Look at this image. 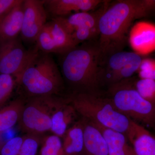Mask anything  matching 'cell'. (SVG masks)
Here are the masks:
<instances>
[{
	"label": "cell",
	"mask_w": 155,
	"mask_h": 155,
	"mask_svg": "<svg viewBox=\"0 0 155 155\" xmlns=\"http://www.w3.org/2000/svg\"><path fill=\"white\" fill-rule=\"evenodd\" d=\"M46 10L54 18L67 17V15L94 10L105 1L101 0H44Z\"/></svg>",
	"instance_id": "7c38bea8"
},
{
	"label": "cell",
	"mask_w": 155,
	"mask_h": 155,
	"mask_svg": "<svg viewBox=\"0 0 155 155\" xmlns=\"http://www.w3.org/2000/svg\"><path fill=\"white\" fill-rule=\"evenodd\" d=\"M23 0H0V22Z\"/></svg>",
	"instance_id": "484cf974"
},
{
	"label": "cell",
	"mask_w": 155,
	"mask_h": 155,
	"mask_svg": "<svg viewBox=\"0 0 155 155\" xmlns=\"http://www.w3.org/2000/svg\"><path fill=\"white\" fill-rule=\"evenodd\" d=\"M15 82L16 80L12 75L0 74V107L11 96Z\"/></svg>",
	"instance_id": "603a6c76"
},
{
	"label": "cell",
	"mask_w": 155,
	"mask_h": 155,
	"mask_svg": "<svg viewBox=\"0 0 155 155\" xmlns=\"http://www.w3.org/2000/svg\"><path fill=\"white\" fill-rule=\"evenodd\" d=\"M23 141L19 137L9 140L1 148L0 155H19Z\"/></svg>",
	"instance_id": "d4e9b609"
},
{
	"label": "cell",
	"mask_w": 155,
	"mask_h": 155,
	"mask_svg": "<svg viewBox=\"0 0 155 155\" xmlns=\"http://www.w3.org/2000/svg\"><path fill=\"white\" fill-rule=\"evenodd\" d=\"M155 11V0H118L109 4L99 22L98 41L102 63L123 51L134 21Z\"/></svg>",
	"instance_id": "6da1fadb"
},
{
	"label": "cell",
	"mask_w": 155,
	"mask_h": 155,
	"mask_svg": "<svg viewBox=\"0 0 155 155\" xmlns=\"http://www.w3.org/2000/svg\"><path fill=\"white\" fill-rule=\"evenodd\" d=\"M129 42L134 52L145 55L155 51V25L151 22L141 21L130 28Z\"/></svg>",
	"instance_id": "9c48e42d"
},
{
	"label": "cell",
	"mask_w": 155,
	"mask_h": 155,
	"mask_svg": "<svg viewBox=\"0 0 155 155\" xmlns=\"http://www.w3.org/2000/svg\"><path fill=\"white\" fill-rule=\"evenodd\" d=\"M40 155H68L64 151L62 142L58 136L49 137L41 151Z\"/></svg>",
	"instance_id": "7402d4cb"
},
{
	"label": "cell",
	"mask_w": 155,
	"mask_h": 155,
	"mask_svg": "<svg viewBox=\"0 0 155 155\" xmlns=\"http://www.w3.org/2000/svg\"><path fill=\"white\" fill-rule=\"evenodd\" d=\"M51 38L55 45L58 54L62 55L77 46L72 35L65 30L55 19L47 22Z\"/></svg>",
	"instance_id": "e0dca14e"
},
{
	"label": "cell",
	"mask_w": 155,
	"mask_h": 155,
	"mask_svg": "<svg viewBox=\"0 0 155 155\" xmlns=\"http://www.w3.org/2000/svg\"><path fill=\"white\" fill-rule=\"evenodd\" d=\"M16 78L26 91L34 97H45L59 91L63 79L58 65L50 54L37 48Z\"/></svg>",
	"instance_id": "3957f363"
},
{
	"label": "cell",
	"mask_w": 155,
	"mask_h": 155,
	"mask_svg": "<svg viewBox=\"0 0 155 155\" xmlns=\"http://www.w3.org/2000/svg\"><path fill=\"white\" fill-rule=\"evenodd\" d=\"M137 72L140 78L155 80V60L150 58L142 59Z\"/></svg>",
	"instance_id": "cb8c5ba5"
},
{
	"label": "cell",
	"mask_w": 155,
	"mask_h": 155,
	"mask_svg": "<svg viewBox=\"0 0 155 155\" xmlns=\"http://www.w3.org/2000/svg\"><path fill=\"white\" fill-rule=\"evenodd\" d=\"M21 101H14L0 110V132L11 129L20 119L22 113Z\"/></svg>",
	"instance_id": "ffe728a7"
},
{
	"label": "cell",
	"mask_w": 155,
	"mask_h": 155,
	"mask_svg": "<svg viewBox=\"0 0 155 155\" xmlns=\"http://www.w3.org/2000/svg\"><path fill=\"white\" fill-rule=\"evenodd\" d=\"M84 149L89 155H109L107 145L101 131L93 123L84 125Z\"/></svg>",
	"instance_id": "2e32d148"
},
{
	"label": "cell",
	"mask_w": 155,
	"mask_h": 155,
	"mask_svg": "<svg viewBox=\"0 0 155 155\" xmlns=\"http://www.w3.org/2000/svg\"><path fill=\"white\" fill-rule=\"evenodd\" d=\"M61 55L60 67L64 78L79 91L96 93L103 84L101 59L98 42L82 43Z\"/></svg>",
	"instance_id": "7a4b0ae2"
},
{
	"label": "cell",
	"mask_w": 155,
	"mask_h": 155,
	"mask_svg": "<svg viewBox=\"0 0 155 155\" xmlns=\"http://www.w3.org/2000/svg\"><path fill=\"white\" fill-rule=\"evenodd\" d=\"M131 78L109 86V98L119 112L129 119L153 126L155 105L141 97Z\"/></svg>",
	"instance_id": "5b68a950"
},
{
	"label": "cell",
	"mask_w": 155,
	"mask_h": 155,
	"mask_svg": "<svg viewBox=\"0 0 155 155\" xmlns=\"http://www.w3.org/2000/svg\"><path fill=\"white\" fill-rule=\"evenodd\" d=\"M36 50H26L18 38L0 43V74L17 77Z\"/></svg>",
	"instance_id": "52a82bcc"
},
{
	"label": "cell",
	"mask_w": 155,
	"mask_h": 155,
	"mask_svg": "<svg viewBox=\"0 0 155 155\" xmlns=\"http://www.w3.org/2000/svg\"><path fill=\"white\" fill-rule=\"evenodd\" d=\"M134 85L142 97L155 105V80L139 78L134 81Z\"/></svg>",
	"instance_id": "44dd1931"
},
{
	"label": "cell",
	"mask_w": 155,
	"mask_h": 155,
	"mask_svg": "<svg viewBox=\"0 0 155 155\" xmlns=\"http://www.w3.org/2000/svg\"><path fill=\"white\" fill-rule=\"evenodd\" d=\"M153 127H154L155 128V120H154V122L153 126Z\"/></svg>",
	"instance_id": "83f0119b"
},
{
	"label": "cell",
	"mask_w": 155,
	"mask_h": 155,
	"mask_svg": "<svg viewBox=\"0 0 155 155\" xmlns=\"http://www.w3.org/2000/svg\"><path fill=\"white\" fill-rule=\"evenodd\" d=\"M36 99L22 111V123L26 129L36 133H42L51 127V117L47 111L40 105L41 97Z\"/></svg>",
	"instance_id": "8fae6325"
},
{
	"label": "cell",
	"mask_w": 155,
	"mask_h": 155,
	"mask_svg": "<svg viewBox=\"0 0 155 155\" xmlns=\"http://www.w3.org/2000/svg\"><path fill=\"white\" fill-rule=\"evenodd\" d=\"M135 155H155V137L133 120L125 134Z\"/></svg>",
	"instance_id": "4fadbf2b"
},
{
	"label": "cell",
	"mask_w": 155,
	"mask_h": 155,
	"mask_svg": "<svg viewBox=\"0 0 155 155\" xmlns=\"http://www.w3.org/2000/svg\"><path fill=\"white\" fill-rule=\"evenodd\" d=\"M47 14L44 0H24L21 38L28 43L35 42L37 36L46 24Z\"/></svg>",
	"instance_id": "ba28073f"
},
{
	"label": "cell",
	"mask_w": 155,
	"mask_h": 155,
	"mask_svg": "<svg viewBox=\"0 0 155 155\" xmlns=\"http://www.w3.org/2000/svg\"><path fill=\"white\" fill-rule=\"evenodd\" d=\"M38 143L34 138H27L23 140L19 155H36Z\"/></svg>",
	"instance_id": "4316f807"
},
{
	"label": "cell",
	"mask_w": 155,
	"mask_h": 155,
	"mask_svg": "<svg viewBox=\"0 0 155 155\" xmlns=\"http://www.w3.org/2000/svg\"><path fill=\"white\" fill-rule=\"evenodd\" d=\"M93 124L98 128L104 137L107 145L109 155H135L133 148L127 144V139L125 134Z\"/></svg>",
	"instance_id": "9a60e30c"
},
{
	"label": "cell",
	"mask_w": 155,
	"mask_h": 155,
	"mask_svg": "<svg viewBox=\"0 0 155 155\" xmlns=\"http://www.w3.org/2000/svg\"><path fill=\"white\" fill-rule=\"evenodd\" d=\"M84 127L76 125L67 131L63 147L68 155L80 153L84 148Z\"/></svg>",
	"instance_id": "ac0fdd59"
},
{
	"label": "cell",
	"mask_w": 155,
	"mask_h": 155,
	"mask_svg": "<svg viewBox=\"0 0 155 155\" xmlns=\"http://www.w3.org/2000/svg\"><path fill=\"white\" fill-rule=\"evenodd\" d=\"M142 58L134 52L120 51L111 55L101 64L102 80L109 86L131 78L137 72Z\"/></svg>",
	"instance_id": "8992f818"
},
{
	"label": "cell",
	"mask_w": 155,
	"mask_h": 155,
	"mask_svg": "<svg viewBox=\"0 0 155 155\" xmlns=\"http://www.w3.org/2000/svg\"><path fill=\"white\" fill-rule=\"evenodd\" d=\"M75 110L73 106H66L55 111L51 117L52 131L58 136L65 134L72 121Z\"/></svg>",
	"instance_id": "d6986e66"
},
{
	"label": "cell",
	"mask_w": 155,
	"mask_h": 155,
	"mask_svg": "<svg viewBox=\"0 0 155 155\" xmlns=\"http://www.w3.org/2000/svg\"><path fill=\"white\" fill-rule=\"evenodd\" d=\"M72 105L89 122L124 134L131 119L119 112L109 98L96 93L76 92L70 99Z\"/></svg>",
	"instance_id": "277c9868"
},
{
	"label": "cell",
	"mask_w": 155,
	"mask_h": 155,
	"mask_svg": "<svg viewBox=\"0 0 155 155\" xmlns=\"http://www.w3.org/2000/svg\"><path fill=\"white\" fill-rule=\"evenodd\" d=\"M110 3V1H105L99 8L93 12H78L71 14L67 17L53 19L59 22L71 35L80 28H99L100 18Z\"/></svg>",
	"instance_id": "30bf717a"
},
{
	"label": "cell",
	"mask_w": 155,
	"mask_h": 155,
	"mask_svg": "<svg viewBox=\"0 0 155 155\" xmlns=\"http://www.w3.org/2000/svg\"><path fill=\"white\" fill-rule=\"evenodd\" d=\"M23 3L18 5L0 22V43L17 38L23 19Z\"/></svg>",
	"instance_id": "5bb4252c"
}]
</instances>
